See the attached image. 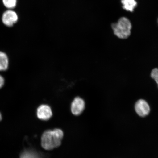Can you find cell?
<instances>
[{"label": "cell", "mask_w": 158, "mask_h": 158, "mask_svg": "<svg viewBox=\"0 0 158 158\" xmlns=\"http://www.w3.org/2000/svg\"><path fill=\"white\" fill-rule=\"evenodd\" d=\"M112 27L114 34L120 39H127L131 34L132 25L127 18H121L117 23H112Z\"/></svg>", "instance_id": "2"}, {"label": "cell", "mask_w": 158, "mask_h": 158, "mask_svg": "<svg viewBox=\"0 0 158 158\" xmlns=\"http://www.w3.org/2000/svg\"><path fill=\"white\" fill-rule=\"evenodd\" d=\"M151 77L156 82L158 87V68H155L152 71Z\"/></svg>", "instance_id": "11"}, {"label": "cell", "mask_w": 158, "mask_h": 158, "mask_svg": "<svg viewBox=\"0 0 158 158\" xmlns=\"http://www.w3.org/2000/svg\"><path fill=\"white\" fill-rule=\"evenodd\" d=\"M18 19L17 13L15 11L9 10L5 12L2 17V21L5 25L8 27H12L17 22Z\"/></svg>", "instance_id": "6"}, {"label": "cell", "mask_w": 158, "mask_h": 158, "mask_svg": "<svg viewBox=\"0 0 158 158\" xmlns=\"http://www.w3.org/2000/svg\"><path fill=\"white\" fill-rule=\"evenodd\" d=\"M5 80L4 79L3 77L0 75V89L2 87L4 84Z\"/></svg>", "instance_id": "12"}, {"label": "cell", "mask_w": 158, "mask_h": 158, "mask_svg": "<svg viewBox=\"0 0 158 158\" xmlns=\"http://www.w3.org/2000/svg\"><path fill=\"white\" fill-rule=\"evenodd\" d=\"M4 5L7 8H14L16 5L17 0H3Z\"/></svg>", "instance_id": "10"}, {"label": "cell", "mask_w": 158, "mask_h": 158, "mask_svg": "<svg viewBox=\"0 0 158 158\" xmlns=\"http://www.w3.org/2000/svg\"><path fill=\"white\" fill-rule=\"evenodd\" d=\"M37 115L39 119L49 120L52 116V110L49 106L45 104L41 105L37 109Z\"/></svg>", "instance_id": "5"}, {"label": "cell", "mask_w": 158, "mask_h": 158, "mask_svg": "<svg viewBox=\"0 0 158 158\" xmlns=\"http://www.w3.org/2000/svg\"><path fill=\"white\" fill-rule=\"evenodd\" d=\"M20 158H47L40 153L32 149H27L21 154Z\"/></svg>", "instance_id": "7"}, {"label": "cell", "mask_w": 158, "mask_h": 158, "mask_svg": "<svg viewBox=\"0 0 158 158\" xmlns=\"http://www.w3.org/2000/svg\"><path fill=\"white\" fill-rule=\"evenodd\" d=\"M135 110L138 115L142 117L148 115L151 110L149 104L143 99H139L136 102Z\"/></svg>", "instance_id": "3"}, {"label": "cell", "mask_w": 158, "mask_h": 158, "mask_svg": "<svg viewBox=\"0 0 158 158\" xmlns=\"http://www.w3.org/2000/svg\"><path fill=\"white\" fill-rule=\"evenodd\" d=\"M2 119V116L1 115V112H0V121H1Z\"/></svg>", "instance_id": "13"}, {"label": "cell", "mask_w": 158, "mask_h": 158, "mask_svg": "<svg viewBox=\"0 0 158 158\" xmlns=\"http://www.w3.org/2000/svg\"><path fill=\"white\" fill-rule=\"evenodd\" d=\"M9 66V59L5 53L0 51V71L6 70Z\"/></svg>", "instance_id": "8"}, {"label": "cell", "mask_w": 158, "mask_h": 158, "mask_svg": "<svg viewBox=\"0 0 158 158\" xmlns=\"http://www.w3.org/2000/svg\"><path fill=\"white\" fill-rule=\"evenodd\" d=\"M64 135L63 131L60 129L47 130L41 137V146L46 150H52L58 148L62 143Z\"/></svg>", "instance_id": "1"}, {"label": "cell", "mask_w": 158, "mask_h": 158, "mask_svg": "<svg viewBox=\"0 0 158 158\" xmlns=\"http://www.w3.org/2000/svg\"><path fill=\"white\" fill-rule=\"evenodd\" d=\"M123 8L127 11L133 12L137 6V2L135 0H122Z\"/></svg>", "instance_id": "9"}, {"label": "cell", "mask_w": 158, "mask_h": 158, "mask_svg": "<svg viewBox=\"0 0 158 158\" xmlns=\"http://www.w3.org/2000/svg\"><path fill=\"white\" fill-rule=\"evenodd\" d=\"M85 105V104L84 100L77 97L74 99L71 104V111L75 115H80L84 111Z\"/></svg>", "instance_id": "4"}]
</instances>
